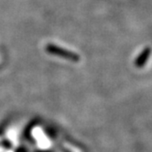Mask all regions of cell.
Instances as JSON below:
<instances>
[{
  "label": "cell",
  "instance_id": "cell-1",
  "mask_svg": "<svg viewBox=\"0 0 152 152\" xmlns=\"http://www.w3.org/2000/svg\"><path fill=\"white\" fill-rule=\"evenodd\" d=\"M48 50L53 54H58V55H63L62 57H65L67 59H71V60H73L74 58H76L75 54H73L72 52H70V51H67V50H61V48L59 47H56V46H52V45H49L48 46Z\"/></svg>",
  "mask_w": 152,
  "mask_h": 152
}]
</instances>
